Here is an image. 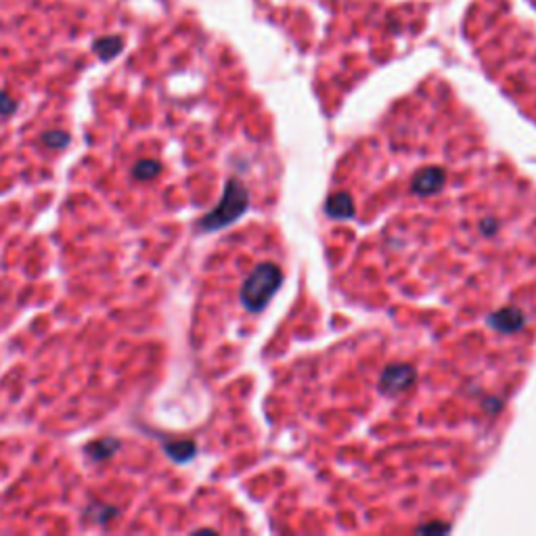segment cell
I'll return each instance as SVG.
<instances>
[{
    "label": "cell",
    "mask_w": 536,
    "mask_h": 536,
    "mask_svg": "<svg viewBox=\"0 0 536 536\" xmlns=\"http://www.w3.org/2000/svg\"><path fill=\"white\" fill-rule=\"evenodd\" d=\"M42 140H44L46 145L59 149V147H65V145L69 142V136H67L65 132H61V130H53V132H44V134H42Z\"/></svg>",
    "instance_id": "cell-5"
},
{
    "label": "cell",
    "mask_w": 536,
    "mask_h": 536,
    "mask_svg": "<svg viewBox=\"0 0 536 536\" xmlns=\"http://www.w3.org/2000/svg\"><path fill=\"white\" fill-rule=\"evenodd\" d=\"M15 101L9 97V95H5V93H0V115H9V113H13L15 111Z\"/></svg>",
    "instance_id": "cell-6"
},
{
    "label": "cell",
    "mask_w": 536,
    "mask_h": 536,
    "mask_svg": "<svg viewBox=\"0 0 536 536\" xmlns=\"http://www.w3.org/2000/svg\"><path fill=\"white\" fill-rule=\"evenodd\" d=\"M241 205H243V193L235 187V183H231V187H228V193L224 197V203L220 207H216L203 220V228H218V226L226 224L228 220L235 218V214L241 210Z\"/></svg>",
    "instance_id": "cell-1"
},
{
    "label": "cell",
    "mask_w": 536,
    "mask_h": 536,
    "mask_svg": "<svg viewBox=\"0 0 536 536\" xmlns=\"http://www.w3.org/2000/svg\"><path fill=\"white\" fill-rule=\"evenodd\" d=\"M118 440H111V438H105V440H99V442H95V444H91L89 446V454L93 456V459H107V456H111L115 450H118Z\"/></svg>",
    "instance_id": "cell-2"
},
{
    "label": "cell",
    "mask_w": 536,
    "mask_h": 536,
    "mask_svg": "<svg viewBox=\"0 0 536 536\" xmlns=\"http://www.w3.org/2000/svg\"><path fill=\"white\" fill-rule=\"evenodd\" d=\"M160 170H162L160 162L140 160V162L134 166V176H136L138 181H151V178H156V176L160 174Z\"/></svg>",
    "instance_id": "cell-3"
},
{
    "label": "cell",
    "mask_w": 536,
    "mask_h": 536,
    "mask_svg": "<svg viewBox=\"0 0 536 536\" xmlns=\"http://www.w3.org/2000/svg\"><path fill=\"white\" fill-rule=\"evenodd\" d=\"M166 450L176 459V461H185V459H189L195 450V446L191 442H170L166 444Z\"/></svg>",
    "instance_id": "cell-4"
}]
</instances>
